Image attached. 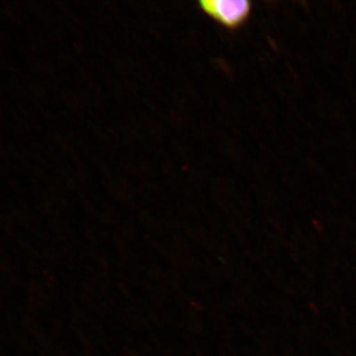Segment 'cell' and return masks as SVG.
<instances>
[{"mask_svg":"<svg viewBox=\"0 0 356 356\" xmlns=\"http://www.w3.org/2000/svg\"><path fill=\"white\" fill-rule=\"evenodd\" d=\"M199 7L211 19L231 29L242 26L252 10V3L248 0H203Z\"/></svg>","mask_w":356,"mask_h":356,"instance_id":"6da1fadb","label":"cell"}]
</instances>
